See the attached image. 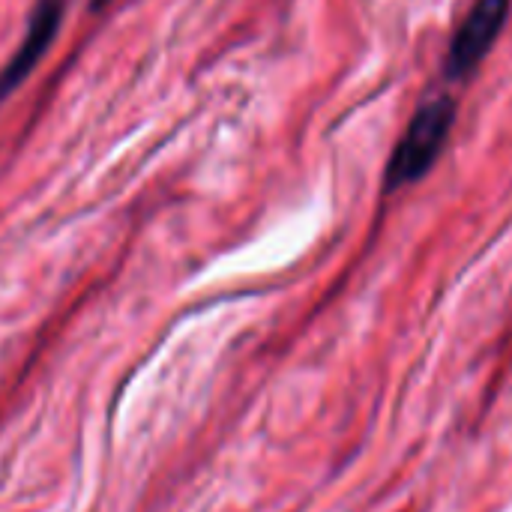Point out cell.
I'll return each mask as SVG.
<instances>
[{
  "mask_svg": "<svg viewBox=\"0 0 512 512\" xmlns=\"http://www.w3.org/2000/svg\"><path fill=\"white\" fill-rule=\"evenodd\" d=\"M510 12V0H477L468 18L462 21L459 33L453 36L450 57H447V72L450 75H465L471 72L495 45V39L504 30Z\"/></svg>",
  "mask_w": 512,
  "mask_h": 512,
  "instance_id": "cell-2",
  "label": "cell"
},
{
  "mask_svg": "<svg viewBox=\"0 0 512 512\" xmlns=\"http://www.w3.org/2000/svg\"><path fill=\"white\" fill-rule=\"evenodd\" d=\"M456 117V105L447 96H435L429 99L411 120V126L405 129L393 159H390V171H387V186L399 189L408 186L414 180H420L435 159L441 156L450 126Z\"/></svg>",
  "mask_w": 512,
  "mask_h": 512,
  "instance_id": "cell-1",
  "label": "cell"
},
{
  "mask_svg": "<svg viewBox=\"0 0 512 512\" xmlns=\"http://www.w3.org/2000/svg\"><path fill=\"white\" fill-rule=\"evenodd\" d=\"M60 21H63V3L60 0H39L36 3L18 51L12 54V60L0 72V99H6L33 72V66L42 60V54L54 42V36L60 30Z\"/></svg>",
  "mask_w": 512,
  "mask_h": 512,
  "instance_id": "cell-3",
  "label": "cell"
}]
</instances>
